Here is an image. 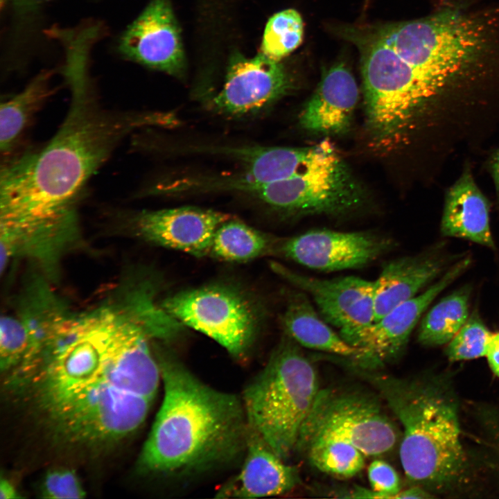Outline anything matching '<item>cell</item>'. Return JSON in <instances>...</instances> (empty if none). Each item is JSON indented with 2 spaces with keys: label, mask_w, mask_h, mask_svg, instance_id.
<instances>
[{
  "label": "cell",
  "mask_w": 499,
  "mask_h": 499,
  "mask_svg": "<svg viewBox=\"0 0 499 499\" xmlns=\"http://www.w3.org/2000/svg\"><path fill=\"white\" fill-rule=\"evenodd\" d=\"M157 349L142 322L93 312L68 324L8 383L60 441L103 446L144 421L161 377Z\"/></svg>",
  "instance_id": "cell-1"
},
{
  "label": "cell",
  "mask_w": 499,
  "mask_h": 499,
  "mask_svg": "<svg viewBox=\"0 0 499 499\" xmlns=\"http://www.w3.org/2000/svg\"><path fill=\"white\" fill-rule=\"evenodd\" d=\"M72 91L69 110L48 144L1 166V231L30 233L76 222L74 204L81 190L119 141L138 127L137 116L101 109L85 79L73 81Z\"/></svg>",
  "instance_id": "cell-2"
},
{
  "label": "cell",
  "mask_w": 499,
  "mask_h": 499,
  "mask_svg": "<svg viewBox=\"0 0 499 499\" xmlns=\"http://www.w3.org/2000/svg\"><path fill=\"white\" fill-rule=\"evenodd\" d=\"M376 34L451 119L487 137L499 129V30L487 17L443 2L424 17L378 26Z\"/></svg>",
  "instance_id": "cell-3"
},
{
  "label": "cell",
  "mask_w": 499,
  "mask_h": 499,
  "mask_svg": "<svg viewBox=\"0 0 499 499\" xmlns=\"http://www.w3.org/2000/svg\"><path fill=\"white\" fill-rule=\"evenodd\" d=\"M164 398L141 450V471L184 475L227 466L245 455L242 400L206 385L168 351L159 356Z\"/></svg>",
  "instance_id": "cell-4"
},
{
  "label": "cell",
  "mask_w": 499,
  "mask_h": 499,
  "mask_svg": "<svg viewBox=\"0 0 499 499\" xmlns=\"http://www.w3.org/2000/svg\"><path fill=\"white\" fill-rule=\"evenodd\" d=\"M364 376L403 427L399 455L407 478L430 491H445L461 484L467 459L460 439L458 404L448 382L437 376Z\"/></svg>",
  "instance_id": "cell-5"
},
{
  "label": "cell",
  "mask_w": 499,
  "mask_h": 499,
  "mask_svg": "<svg viewBox=\"0 0 499 499\" xmlns=\"http://www.w3.org/2000/svg\"><path fill=\"white\" fill-rule=\"evenodd\" d=\"M359 48L368 128L380 145L426 139L439 166L450 157L448 124L411 67L371 30L351 31Z\"/></svg>",
  "instance_id": "cell-6"
},
{
  "label": "cell",
  "mask_w": 499,
  "mask_h": 499,
  "mask_svg": "<svg viewBox=\"0 0 499 499\" xmlns=\"http://www.w3.org/2000/svg\"><path fill=\"white\" fill-rule=\"evenodd\" d=\"M319 389L315 367L283 331L265 367L244 391L249 428L286 461Z\"/></svg>",
  "instance_id": "cell-7"
},
{
  "label": "cell",
  "mask_w": 499,
  "mask_h": 499,
  "mask_svg": "<svg viewBox=\"0 0 499 499\" xmlns=\"http://www.w3.org/2000/svg\"><path fill=\"white\" fill-rule=\"evenodd\" d=\"M324 440L349 443L365 456L395 446V426L371 394L355 389H319L299 434L296 449Z\"/></svg>",
  "instance_id": "cell-8"
},
{
  "label": "cell",
  "mask_w": 499,
  "mask_h": 499,
  "mask_svg": "<svg viewBox=\"0 0 499 499\" xmlns=\"http://www.w3.org/2000/svg\"><path fill=\"white\" fill-rule=\"evenodd\" d=\"M161 304L184 326L213 339L238 360L248 355L261 320L250 296L227 283L183 290Z\"/></svg>",
  "instance_id": "cell-9"
},
{
  "label": "cell",
  "mask_w": 499,
  "mask_h": 499,
  "mask_svg": "<svg viewBox=\"0 0 499 499\" xmlns=\"http://www.w3.org/2000/svg\"><path fill=\"white\" fill-rule=\"evenodd\" d=\"M237 190L292 216L344 215L360 208L365 200L360 186L337 152L290 177Z\"/></svg>",
  "instance_id": "cell-10"
},
{
  "label": "cell",
  "mask_w": 499,
  "mask_h": 499,
  "mask_svg": "<svg viewBox=\"0 0 499 499\" xmlns=\"http://www.w3.org/2000/svg\"><path fill=\"white\" fill-rule=\"evenodd\" d=\"M394 246L393 239L375 233L315 229L280 238L277 255L310 269L333 272L365 267Z\"/></svg>",
  "instance_id": "cell-11"
},
{
  "label": "cell",
  "mask_w": 499,
  "mask_h": 499,
  "mask_svg": "<svg viewBox=\"0 0 499 499\" xmlns=\"http://www.w3.org/2000/svg\"><path fill=\"white\" fill-rule=\"evenodd\" d=\"M272 270L297 288L308 294L318 312L348 341L375 319V281L355 276L321 279L298 273L277 263Z\"/></svg>",
  "instance_id": "cell-12"
},
{
  "label": "cell",
  "mask_w": 499,
  "mask_h": 499,
  "mask_svg": "<svg viewBox=\"0 0 499 499\" xmlns=\"http://www.w3.org/2000/svg\"><path fill=\"white\" fill-rule=\"evenodd\" d=\"M470 263L469 257L459 260L421 293L400 304L352 337L348 343L360 351L356 363L364 369H374L397 358L428 306Z\"/></svg>",
  "instance_id": "cell-13"
},
{
  "label": "cell",
  "mask_w": 499,
  "mask_h": 499,
  "mask_svg": "<svg viewBox=\"0 0 499 499\" xmlns=\"http://www.w3.org/2000/svg\"><path fill=\"white\" fill-rule=\"evenodd\" d=\"M292 83L280 61L262 53L252 58L236 53L229 60L222 87L211 105L227 116L254 114L287 94Z\"/></svg>",
  "instance_id": "cell-14"
},
{
  "label": "cell",
  "mask_w": 499,
  "mask_h": 499,
  "mask_svg": "<svg viewBox=\"0 0 499 499\" xmlns=\"http://www.w3.org/2000/svg\"><path fill=\"white\" fill-rule=\"evenodd\" d=\"M119 47L128 58L150 68L175 76L185 71L180 30L169 0H152L123 33Z\"/></svg>",
  "instance_id": "cell-15"
},
{
  "label": "cell",
  "mask_w": 499,
  "mask_h": 499,
  "mask_svg": "<svg viewBox=\"0 0 499 499\" xmlns=\"http://www.w3.org/2000/svg\"><path fill=\"white\" fill-rule=\"evenodd\" d=\"M230 215L211 209L181 207L143 211L133 221L137 232L157 245L202 257L209 255L214 234Z\"/></svg>",
  "instance_id": "cell-16"
},
{
  "label": "cell",
  "mask_w": 499,
  "mask_h": 499,
  "mask_svg": "<svg viewBox=\"0 0 499 499\" xmlns=\"http://www.w3.org/2000/svg\"><path fill=\"white\" fill-rule=\"evenodd\" d=\"M245 455L239 473L219 489L217 497L258 498L278 496L290 491L299 482L297 470L287 464L250 428Z\"/></svg>",
  "instance_id": "cell-17"
},
{
  "label": "cell",
  "mask_w": 499,
  "mask_h": 499,
  "mask_svg": "<svg viewBox=\"0 0 499 499\" xmlns=\"http://www.w3.org/2000/svg\"><path fill=\"white\" fill-rule=\"evenodd\" d=\"M225 153L239 161L243 172L227 189L261 185L290 177L336 152L327 141L304 148L243 147Z\"/></svg>",
  "instance_id": "cell-18"
},
{
  "label": "cell",
  "mask_w": 499,
  "mask_h": 499,
  "mask_svg": "<svg viewBox=\"0 0 499 499\" xmlns=\"http://www.w3.org/2000/svg\"><path fill=\"white\" fill-rule=\"evenodd\" d=\"M358 88L348 67L337 63L323 76L299 115L302 128L315 133H343L349 128Z\"/></svg>",
  "instance_id": "cell-19"
},
{
  "label": "cell",
  "mask_w": 499,
  "mask_h": 499,
  "mask_svg": "<svg viewBox=\"0 0 499 499\" xmlns=\"http://www.w3.org/2000/svg\"><path fill=\"white\" fill-rule=\"evenodd\" d=\"M490 207L489 199L475 181L471 165L466 163L459 177L445 193L441 220L442 234L494 248Z\"/></svg>",
  "instance_id": "cell-20"
},
{
  "label": "cell",
  "mask_w": 499,
  "mask_h": 499,
  "mask_svg": "<svg viewBox=\"0 0 499 499\" xmlns=\"http://www.w3.org/2000/svg\"><path fill=\"white\" fill-rule=\"evenodd\" d=\"M445 263L444 258L432 253L403 256L387 262L374 281V321L418 295L439 276Z\"/></svg>",
  "instance_id": "cell-21"
},
{
  "label": "cell",
  "mask_w": 499,
  "mask_h": 499,
  "mask_svg": "<svg viewBox=\"0 0 499 499\" xmlns=\"http://www.w3.org/2000/svg\"><path fill=\"white\" fill-rule=\"evenodd\" d=\"M283 331L300 346L324 351L356 362L360 351L347 343L312 305L306 292L290 293L281 316Z\"/></svg>",
  "instance_id": "cell-22"
},
{
  "label": "cell",
  "mask_w": 499,
  "mask_h": 499,
  "mask_svg": "<svg viewBox=\"0 0 499 499\" xmlns=\"http://www.w3.org/2000/svg\"><path fill=\"white\" fill-rule=\"evenodd\" d=\"M279 240L231 218L217 229L209 255L227 262H245L277 254Z\"/></svg>",
  "instance_id": "cell-23"
},
{
  "label": "cell",
  "mask_w": 499,
  "mask_h": 499,
  "mask_svg": "<svg viewBox=\"0 0 499 499\" xmlns=\"http://www.w3.org/2000/svg\"><path fill=\"white\" fill-rule=\"evenodd\" d=\"M470 288L465 286L441 299L423 317L418 340L426 347L448 343L467 321Z\"/></svg>",
  "instance_id": "cell-24"
},
{
  "label": "cell",
  "mask_w": 499,
  "mask_h": 499,
  "mask_svg": "<svg viewBox=\"0 0 499 499\" xmlns=\"http://www.w3.org/2000/svg\"><path fill=\"white\" fill-rule=\"evenodd\" d=\"M47 74L41 75L22 91L1 103L0 110V150L11 152L30 119L49 96Z\"/></svg>",
  "instance_id": "cell-25"
},
{
  "label": "cell",
  "mask_w": 499,
  "mask_h": 499,
  "mask_svg": "<svg viewBox=\"0 0 499 499\" xmlns=\"http://www.w3.org/2000/svg\"><path fill=\"white\" fill-rule=\"evenodd\" d=\"M40 328L26 316L4 315L0 322V366L8 373L19 365L37 349Z\"/></svg>",
  "instance_id": "cell-26"
},
{
  "label": "cell",
  "mask_w": 499,
  "mask_h": 499,
  "mask_svg": "<svg viewBox=\"0 0 499 499\" xmlns=\"http://www.w3.org/2000/svg\"><path fill=\"white\" fill-rule=\"evenodd\" d=\"M319 471L338 478H350L364 467L365 455L354 446L341 441L324 440L301 450Z\"/></svg>",
  "instance_id": "cell-27"
},
{
  "label": "cell",
  "mask_w": 499,
  "mask_h": 499,
  "mask_svg": "<svg viewBox=\"0 0 499 499\" xmlns=\"http://www.w3.org/2000/svg\"><path fill=\"white\" fill-rule=\"evenodd\" d=\"M304 23L294 9L277 12L268 21L261 46V53L277 61L287 56L301 43Z\"/></svg>",
  "instance_id": "cell-28"
},
{
  "label": "cell",
  "mask_w": 499,
  "mask_h": 499,
  "mask_svg": "<svg viewBox=\"0 0 499 499\" xmlns=\"http://www.w3.org/2000/svg\"><path fill=\"white\" fill-rule=\"evenodd\" d=\"M492 333L479 316H469L466 323L448 343L446 355L452 361L468 360L485 356Z\"/></svg>",
  "instance_id": "cell-29"
},
{
  "label": "cell",
  "mask_w": 499,
  "mask_h": 499,
  "mask_svg": "<svg viewBox=\"0 0 499 499\" xmlns=\"http://www.w3.org/2000/svg\"><path fill=\"white\" fill-rule=\"evenodd\" d=\"M41 494L44 498H82L85 496L76 473L69 469L57 468L48 471L42 481Z\"/></svg>",
  "instance_id": "cell-30"
},
{
  "label": "cell",
  "mask_w": 499,
  "mask_h": 499,
  "mask_svg": "<svg viewBox=\"0 0 499 499\" xmlns=\"http://www.w3.org/2000/svg\"><path fill=\"white\" fill-rule=\"evenodd\" d=\"M367 471L371 489L379 493V498H398L401 491L400 478L390 464L376 459L369 464Z\"/></svg>",
  "instance_id": "cell-31"
},
{
  "label": "cell",
  "mask_w": 499,
  "mask_h": 499,
  "mask_svg": "<svg viewBox=\"0 0 499 499\" xmlns=\"http://www.w3.org/2000/svg\"><path fill=\"white\" fill-rule=\"evenodd\" d=\"M485 356L491 369L499 377V332L492 334Z\"/></svg>",
  "instance_id": "cell-32"
},
{
  "label": "cell",
  "mask_w": 499,
  "mask_h": 499,
  "mask_svg": "<svg viewBox=\"0 0 499 499\" xmlns=\"http://www.w3.org/2000/svg\"><path fill=\"white\" fill-rule=\"evenodd\" d=\"M487 168L493 181L497 205L499 207V148L493 150L488 158Z\"/></svg>",
  "instance_id": "cell-33"
},
{
  "label": "cell",
  "mask_w": 499,
  "mask_h": 499,
  "mask_svg": "<svg viewBox=\"0 0 499 499\" xmlns=\"http://www.w3.org/2000/svg\"><path fill=\"white\" fill-rule=\"evenodd\" d=\"M12 5L22 12L32 11L49 0H9Z\"/></svg>",
  "instance_id": "cell-34"
},
{
  "label": "cell",
  "mask_w": 499,
  "mask_h": 499,
  "mask_svg": "<svg viewBox=\"0 0 499 499\" xmlns=\"http://www.w3.org/2000/svg\"><path fill=\"white\" fill-rule=\"evenodd\" d=\"M433 496L421 487L417 486L401 491L398 498H430Z\"/></svg>",
  "instance_id": "cell-35"
},
{
  "label": "cell",
  "mask_w": 499,
  "mask_h": 499,
  "mask_svg": "<svg viewBox=\"0 0 499 499\" xmlns=\"http://www.w3.org/2000/svg\"><path fill=\"white\" fill-rule=\"evenodd\" d=\"M20 498L17 488L8 479L2 478L0 482V498L12 499Z\"/></svg>",
  "instance_id": "cell-36"
},
{
  "label": "cell",
  "mask_w": 499,
  "mask_h": 499,
  "mask_svg": "<svg viewBox=\"0 0 499 499\" xmlns=\"http://www.w3.org/2000/svg\"><path fill=\"white\" fill-rule=\"evenodd\" d=\"M71 230H72V229H71ZM70 231H71V230H70ZM63 232H65V231H63ZM59 233H61V232H59ZM55 234H58V233H55ZM40 235H43V234H40ZM36 236H37V235H36ZM7 237H8V236H7ZM30 237H32V236H30ZM9 238H11V237H9ZM23 238H27V237H23Z\"/></svg>",
  "instance_id": "cell-37"
}]
</instances>
